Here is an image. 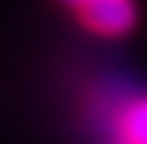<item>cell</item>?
Masks as SVG:
<instances>
[{"label": "cell", "mask_w": 147, "mask_h": 144, "mask_svg": "<svg viewBox=\"0 0 147 144\" xmlns=\"http://www.w3.org/2000/svg\"><path fill=\"white\" fill-rule=\"evenodd\" d=\"M90 115L133 144H147V92H133L124 84L98 87L90 98Z\"/></svg>", "instance_id": "cell-1"}, {"label": "cell", "mask_w": 147, "mask_h": 144, "mask_svg": "<svg viewBox=\"0 0 147 144\" xmlns=\"http://www.w3.org/2000/svg\"><path fill=\"white\" fill-rule=\"evenodd\" d=\"M110 144H133V141H127V138H115V141H110Z\"/></svg>", "instance_id": "cell-3"}, {"label": "cell", "mask_w": 147, "mask_h": 144, "mask_svg": "<svg viewBox=\"0 0 147 144\" xmlns=\"http://www.w3.org/2000/svg\"><path fill=\"white\" fill-rule=\"evenodd\" d=\"M61 3L78 12L81 23L101 38H121L138 20L136 0H61Z\"/></svg>", "instance_id": "cell-2"}]
</instances>
